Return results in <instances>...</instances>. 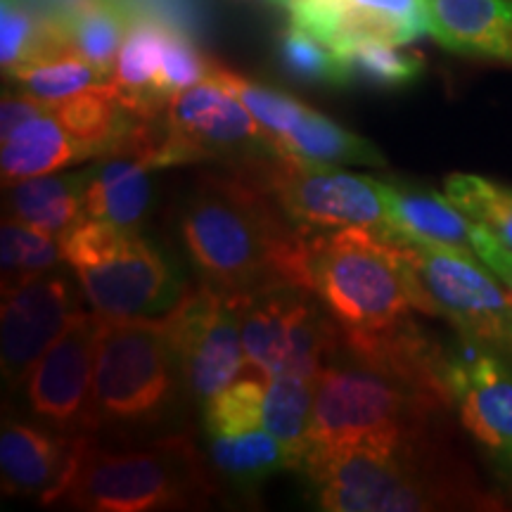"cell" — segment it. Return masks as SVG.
Wrapping results in <instances>:
<instances>
[{"mask_svg":"<svg viewBox=\"0 0 512 512\" xmlns=\"http://www.w3.org/2000/svg\"><path fill=\"white\" fill-rule=\"evenodd\" d=\"M60 249L86 302L102 318H164L190 292L174 259L138 228L83 219L62 235Z\"/></svg>","mask_w":512,"mask_h":512,"instance_id":"277c9868","label":"cell"},{"mask_svg":"<svg viewBox=\"0 0 512 512\" xmlns=\"http://www.w3.org/2000/svg\"><path fill=\"white\" fill-rule=\"evenodd\" d=\"M211 60H207L195 43L181 29L166 24L162 72H159V91L164 98H174L185 88L197 86L209 76Z\"/></svg>","mask_w":512,"mask_h":512,"instance_id":"d590c367","label":"cell"},{"mask_svg":"<svg viewBox=\"0 0 512 512\" xmlns=\"http://www.w3.org/2000/svg\"><path fill=\"white\" fill-rule=\"evenodd\" d=\"M306 287L342 332L389 328L413 311L439 313L399 242L366 228L306 233Z\"/></svg>","mask_w":512,"mask_h":512,"instance_id":"3957f363","label":"cell"},{"mask_svg":"<svg viewBox=\"0 0 512 512\" xmlns=\"http://www.w3.org/2000/svg\"><path fill=\"white\" fill-rule=\"evenodd\" d=\"M382 238L392 242H430V245L477 254L472 247V221L453 207L448 197L408 183H382Z\"/></svg>","mask_w":512,"mask_h":512,"instance_id":"ac0fdd59","label":"cell"},{"mask_svg":"<svg viewBox=\"0 0 512 512\" xmlns=\"http://www.w3.org/2000/svg\"><path fill=\"white\" fill-rule=\"evenodd\" d=\"M17 83V91L55 105L69 95L107 81L91 62L74 48H57L24 62L8 74Z\"/></svg>","mask_w":512,"mask_h":512,"instance_id":"83f0119b","label":"cell"},{"mask_svg":"<svg viewBox=\"0 0 512 512\" xmlns=\"http://www.w3.org/2000/svg\"><path fill=\"white\" fill-rule=\"evenodd\" d=\"M152 166L133 152L100 157L83 171V202L88 219L110 221L121 228H138L152 204Z\"/></svg>","mask_w":512,"mask_h":512,"instance_id":"ffe728a7","label":"cell"},{"mask_svg":"<svg viewBox=\"0 0 512 512\" xmlns=\"http://www.w3.org/2000/svg\"><path fill=\"white\" fill-rule=\"evenodd\" d=\"M247 169L304 233L339 228L384 230V202L375 178L351 174L332 164L278 155L247 164Z\"/></svg>","mask_w":512,"mask_h":512,"instance_id":"30bf717a","label":"cell"},{"mask_svg":"<svg viewBox=\"0 0 512 512\" xmlns=\"http://www.w3.org/2000/svg\"><path fill=\"white\" fill-rule=\"evenodd\" d=\"M278 157L304 159V162L332 166H382V152L370 140L356 136L335 121L306 107L302 119L287 136L275 143Z\"/></svg>","mask_w":512,"mask_h":512,"instance_id":"cb8c5ba5","label":"cell"},{"mask_svg":"<svg viewBox=\"0 0 512 512\" xmlns=\"http://www.w3.org/2000/svg\"><path fill=\"white\" fill-rule=\"evenodd\" d=\"M446 408L437 396L384 370L358 361L328 363L313 392L311 446L427 432Z\"/></svg>","mask_w":512,"mask_h":512,"instance_id":"52a82bcc","label":"cell"},{"mask_svg":"<svg viewBox=\"0 0 512 512\" xmlns=\"http://www.w3.org/2000/svg\"><path fill=\"white\" fill-rule=\"evenodd\" d=\"M242 311L245 297L202 283L164 316L183 380L197 401H211L245 373Z\"/></svg>","mask_w":512,"mask_h":512,"instance_id":"7c38bea8","label":"cell"},{"mask_svg":"<svg viewBox=\"0 0 512 512\" xmlns=\"http://www.w3.org/2000/svg\"><path fill=\"white\" fill-rule=\"evenodd\" d=\"M209 456L221 475L240 486L261 484L275 472L287 470L283 444L264 427L209 437Z\"/></svg>","mask_w":512,"mask_h":512,"instance_id":"4316f807","label":"cell"},{"mask_svg":"<svg viewBox=\"0 0 512 512\" xmlns=\"http://www.w3.org/2000/svg\"><path fill=\"white\" fill-rule=\"evenodd\" d=\"M444 195L467 219L512 249V185L475 174H451L444 183Z\"/></svg>","mask_w":512,"mask_h":512,"instance_id":"f546056e","label":"cell"},{"mask_svg":"<svg viewBox=\"0 0 512 512\" xmlns=\"http://www.w3.org/2000/svg\"><path fill=\"white\" fill-rule=\"evenodd\" d=\"M214 486L197 446L169 437L143 451H102L83 437L62 501L95 512H147L202 505Z\"/></svg>","mask_w":512,"mask_h":512,"instance_id":"5b68a950","label":"cell"},{"mask_svg":"<svg viewBox=\"0 0 512 512\" xmlns=\"http://www.w3.org/2000/svg\"><path fill=\"white\" fill-rule=\"evenodd\" d=\"M5 207L12 219L36 226L55 238L67 235L86 216L81 174H46L5 185Z\"/></svg>","mask_w":512,"mask_h":512,"instance_id":"603a6c76","label":"cell"},{"mask_svg":"<svg viewBox=\"0 0 512 512\" xmlns=\"http://www.w3.org/2000/svg\"><path fill=\"white\" fill-rule=\"evenodd\" d=\"M164 34L166 24L159 19L133 17L112 74V83L126 107L147 121L159 119L169 107V98L159 91Z\"/></svg>","mask_w":512,"mask_h":512,"instance_id":"44dd1931","label":"cell"},{"mask_svg":"<svg viewBox=\"0 0 512 512\" xmlns=\"http://www.w3.org/2000/svg\"><path fill=\"white\" fill-rule=\"evenodd\" d=\"M55 41L53 19L34 17L24 0H3L0 10V64L8 76L19 64L43 53Z\"/></svg>","mask_w":512,"mask_h":512,"instance_id":"e575fe53","label":"cell"},{"mask_svg":"<svg viewBox=\"0 0 512 512\" xmlns=\"http://www.w3.org/2000/svg\"><path fill=\"white\" fill-rule=\"evenodd\" d=\"M178 228L204 283L223 292L252 297L280 285L306 287V233L247 166L197 176Z\"/></svg>","mask_w":512,"mask_h":512,"instance_id":"6da1fadb","label":"cell"},{"mask_svg":"<svg viewBox=\"0 0 512 512\" xmlns=\"http://www.w3.org/2000/svg\"><path fill=\"white\" fill-rule=\"evenodd\" d=\"M48 102L34 98V95L15 91L3 95V105H0V140H5L10 133H15L24 121L38 117V114L48 112Z\"/></svg>","mask_w":512,"mask_h":512,"instance_id":"74e56055","label":"cell"},{"mask_svg":"<svg viewBox=\"0 0 512 512\" xmlns=\"http://www.w3.org/2000/svg\"><path fill=\"white\" fill-rule=\"evenodd\" d=\"M271 3H273V5H278V8H285L287 0H271Z\"/></svg>","mask_w":512,"mask_h":512,"instance_id":"f35d334b","label":"cell"},{"mask_svg":"<svg viewBox=\"0 0 512 512\" xmlns=\"http://www.w3.org/2000/svg\"><path fill=\"white\" fill-rule=\"evenodd\" d=\"M278 57L285 72L297 81L323 83V86H347L351 81L342 55L299 24H290L280 34Z\"/></svg>","mask_w":512,"mask_h":512,"instance_id":"1f68e13d","label":"cell"},{"mask_svg":"<svg viewBox=\"0 0 512 512\" xmlns=\"http://www.w3.org/2000/svg\"><path fill=\"white\" fill-rule=\"evenodd\" d=\"M510 354H512V337H510Z\"/></svg>","mask_w":512,"mask_h":512,"instance_id":"ab89813d","label":"cell"},{"mask_svg":"<svg viewBox=\"0 0 512 512\" xmlns=\"http://www.w3.org/2000/svg\"><path fill=\"white\" fill-rule=\"evenodd\" d=\"M427 15L451 53L512 64V0H427Z\"/></svg>","mask_w":512,"mask_h":512,"instance_id":"d6986e66","label":"cell"},{"mask_svg":"<svg viewBox=\"0 0 512 512\" xmlns=\"http://www.w3.org/2000/svg\"><path fill=\"white\" fill-rule=\"evenodd\" d=\"M472 247L482 264L496 275L512 294V249L505 247L501 240H496L484 226L472 221Z\"/></svg>","mask_w":512,"mask_h":512,"instance_id":"8d00e7d4","label":"cell"},{"mask_svg":"<svg viewBox=\"0 0 512 512\" xmlns=\"http://www.w3.org/2000/svg\"><path fill=\"white\" fill-rule=\"evenodd\" d=\"M100 328L98 313L76 311L27 377L31 411L62 432L74 427L83 430Z\"/></svg>","mask_w":512,"mask_h":512,"instance_id":"9a60e30c","label":"cell"},{"mask_svg":"<svg viewBox=\"0 0 512 512\" xmlns=\"http://www.w3.org/2000/svg\"><path fill=\"white\" fill-rule=\"evenodd\" d=\"M159 128V169L197 162L247 166L278 155L247 107L211 79L176 93Z\"/></svg>","mask_w":512,"mask_h":512,"instance_id":"9c48e42d","label":"cell"},{"mask_svg":"<svg viewBox=\"0 0 512 512\" xmlns=\"http://www.w3.org/2000/svg\"><path fill=\"white\" fill-rule=\"evenodd\" d=\"M83 434L67 437L29 422L5 420L0 432V472L10 496H38L46 505L60 503L74 475Z\"/></svg>","mask_w":512,"mask_h":512,"instance_id":"e0dca14e","label":"cell"},{"mask_svg":"<svg viewBox=\"0 0 512 512\" xmlns=\"http://www.w3.org/2000/svg\"><path fill=\"white\" fill-rule=\"evenodd\" d=\"M93 159L91 152L67 133L53 112H43L38 117L24 121L15 133L3 140L0 152V169L3 183L27 181V178L55 174L64 166Z\"/></svg>","mask_w":512,"mask_h":512,"instance_id":"7402d4cb","label":"cell"},{"mask_svg":"<svg viewBox=\"0 0 512 512\" xmlns=\"http://www.w3.org/2000/svg\"><path fill=\"white\" fill-rule=\"evenodd\" d=\"M422 287L460 337L498 351L510 349L512 294L477 254L430 242H399Z\"/></svg>","mask_w":512,"mask_h":512,"instance_id":"8fae6325","label":"cell"},{"mask_svg":"<svg viewBox=\"0 0 512 512\" xmlns=\"http://www.w3.org/2000/svg\"><path fill=\"white\" fill-rule=\"evenodd\" d=\"M76 311L72 285L60 273L48 271L3 285L0 361L10 389L27 382L31 368Z\"/></svg>","mask_w":512,"mask_h":512,"instance_id":"4fadbf2b","label":"cell"},{"mask_svg":"<svg viewBox=\"0 0 512 512\" xmlns=\"http://www.w3.org/2000/svg\"><path fill=\"white\" fill-rule=\"evenodd\" d=\"M292 24L339 50L356 38H384L408 46L430 34L427 0H287Z\"/></svg>","mask_w":512,"mask_h":512,"instance_id":"2e32d148","label":"cell"},{"mask_svg":"<svg viewBox=\"0 0 512 512\" xmlns=\"http://www.w3.org/2000/svg\"><path fill=\"white\" fill-rule=\"evenodd\" d=\"M242 342L247 368L259 375L318 380L342 351V328L318 294L302 285H280L245 297Z\"/></svg>","mask_w":512,"mask_h":512,"instance_id":"ba28073f","label":"cell"},{"mask_svg":"<svg viewBox=\"0 0 512 512\" xmlns=\"http://www.w3.org/2000/svg\"><path fill=\"white\" fill-rule=\"evenodd\" d=\"M446 384L465 430L512 472V370L498 351L463 337L448 349Z\"/></svg>","mask_w":512,"mask_h":512,"instance_id":"5bb4252c","label":"cell"},{"mask_svg":"<svg viewBox=\"0 0 512 512\" xmlns=\"http://www.w3.org/2000/svg\"><path fill=\"white\" fill-rule=\"evenodd\" d=\"M347 64L351 81L375 88H406L422 76L425 60L415 50L384 38H356L337 50Z\"/></svg>","mask_w":512,"mask_h":512,"instance_id":"f1b7e54d","label":"cell"},{"mask_svg":"<svg viewBox=\"0 0 512 512\" xmlns=\"http://www.w3.org/2000/svg\"><path fill=\"white\" fill-rule=\"evenodd\" d=\"M0 249H3L0 252L3 254V285L55 271L62 259L60 238L19 219L3 221Z\"/></svg>","mask_w":512,"mask_h":512,"instance_id":"d6a6232c","label":"cell"},{"mask_svg":"<svg viewBox=\"0 0 512 512\" xmlns=\"http://www.w3.org/2000/svg\"><path fill=\"white\" fill-rule=\"evenodd\" d=\"M207 79L219 83L221 88H226L230 95H235L247 107V112L256 119V124L268 133L273 147L280 138L292 131L306 110V105L292 98V95L275 91V88H268L264 83H256L216 62H211Z\"/></svg>","mask_w":512,"mask_h":512,"instance_id":"4dcf8cb0","label":"cell"},{"mask_svg":"<svg viewBox=\"0 0 512 512\" xmlns=\"http://www.w3.org/2000/svg\"><path fill=\"white\" fill-rule=\"evenodd\" d=\"M266 377H247L228 384L221 394L204 403V432L207 437L249 432L264 427Z\"/></svg>","mask_w":512,"mask_h":512,"instance_id":"836d02e7","label":"cell"},{"mask_svg":"<svg viewBox=\"0 0 512 512\" xmlns=\"http://www.w3.org/2000/svg\"><path fill=\"white\" fill-rule=\"evenodd\" d=\"M313 392H316V380L309 377H266L264 430L283 444L287 470H299L309 453Z\"/></svg>","mask_w":512,"mask_h":512,"instance_id":"484cf974","label":"cell"},{"mask_svg":"<svg viewBox=\"0 0 512 512\" xmlns=\"http://www.w3.org/2000/svg\"><path fill=\"white\" fill-rule=\"evenodd\" d=\"M181 377L164 318H102L83 430L159 420L174 401Z\"/></svg>","mask_w":512,"mask_h":512,"instance_id":"8992f818","label":"cell"},{"mask_svg":"<svg viewBox=\"0 0 512 512\" xmlns=\"http://www.w3.org/2000/svg\"><path fill=\"white\" fill-rule=\"evenodd\" d=\"M297 472L330 512H418L470 501L465 484L439 463L430 430L311 446Z\"/></svg>","mask_w":512,"mask_h":512,"instance_id":"7a4b0ae2","label":"cell"},{"mask_svg":"<svg viewBox=\"0 0 512 512\" xmlns=\"http://www.w3.org/2000/svg\"><path fill=\"white\" fill-rule=\"evenodd\" d=\"M57 19L69 46L112 81L121 43L133 22L124 5L119 0H81Z\"/></svg>","mask_w":512,"mask_h":512,"instance_id":"d4e9b609","label":"cell"}]
</instances>
